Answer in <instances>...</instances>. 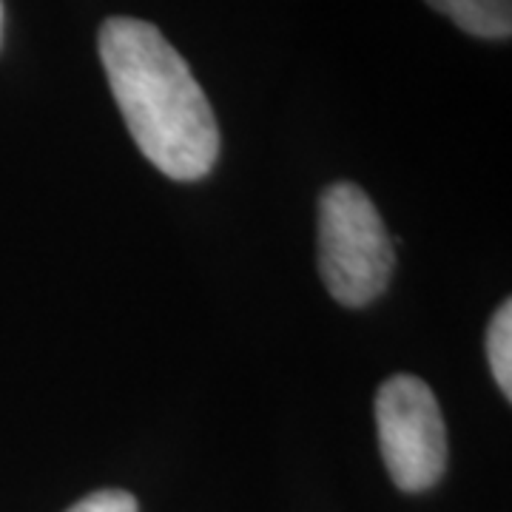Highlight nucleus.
<instances>
[{
    "instance_id": "obj_5",
    "label": "nucleus",
    "mask_w": 512,
    "mask_h": 512,
    "mask_svg": "<svg viewBox=\"0 0 512 512\" xmlns=\"http://www.w3.org/2000/svg\"><path fill=\"white\" fill-rule=\"evenodd\" d=\"M487 359L504 399H512V302H504L487 328Z\"/></svg>"
},
{
    "instance_id": "obj_3",
    "label": "nucleus",
    "mask_w": 512,
    "mask_h": 512,
    "mask_svg": "<svg viewBox=\"0 0 512 512\" xmlns=\"http://www.w3.org/2000/svg\"><path fill=\"white\" fill-rule=\"evenodd\" d=\"M376 427L387 473L404 493L439 484L447 470V427L436 393L419 376L399 373L376 393Z\"/></svg>"
},
{
    "instance_id": "obj_2",
    "label": "nucleus",
    "mask_w": 512,
    "mask_h": 512,
    "mask_svg": "<svg viewBox=\"0 0 512 512\" xmlns=\"http://www.w3.org/2000/svg\"><path fill=\"white\" fill-rule=\"evenodd\" d=\"M319 274L345 308L379 299L393 274V242L359 185L333 183L319 200Z\"/></svg>"
},
{
    "instance_id": "obj_4",
    "label": "nucleus",
    "mask_w": 512,
    "mask_h": 512,
    "mask_svg": "<svg viewBox=\"0 0 512 512\" xmlns=\"http://www.w3.org/2000/svg\"><path fill=\"white\" fill-rule=\"evenodd\" d=\"M430 9L456 23L461 32L484 40L512 35V0H424Z\"/></svg>"
},
{
    "instance_id": "obj_1",
    "label": "nucleus",
    "mask_w": 512,
    "mask_h": 512,
    "mask_svg": "<svg viewBox=\"0 0 512 512\" xmlns=\"http://www.w3.org/2000/svg\"><path fill=\"white\" fill-rule=\"evenodd\" d=\"M100 60L131 140L168 180L197 183L220 157V126L183 55L146 20L109 18Z\"/></svg>"
},
{
    "instance_id": "obj_7",
    "label": "nucleus",
    "mask_w": 512,
    "mask_h": 512,
    "mask_svg": "<svg viewBox=\"0 0 512 512\" xmlns=\"http://www.w3.org/2000/svg\"><path fill=\"white\" fill-rule=\"evenodd\" d=\"M0 35H3V6H0Z\"/></svg>"
},
{
    "instance_id": "obj_6",
    "label": "nucleus",
    "mask_w": 512,
    "mask_h": 512,
    "mask_svg": "<svg viewBox=\"0 0 512 512\" xmlns=\"http://www.w3.org/2000/svg\"><path fill=\"white\" fill-rule=\"evenodd\" d=\"M66 512H140V507H137V498L126 490H97L80 498Z\"/></svg>"
}]
</instances>
